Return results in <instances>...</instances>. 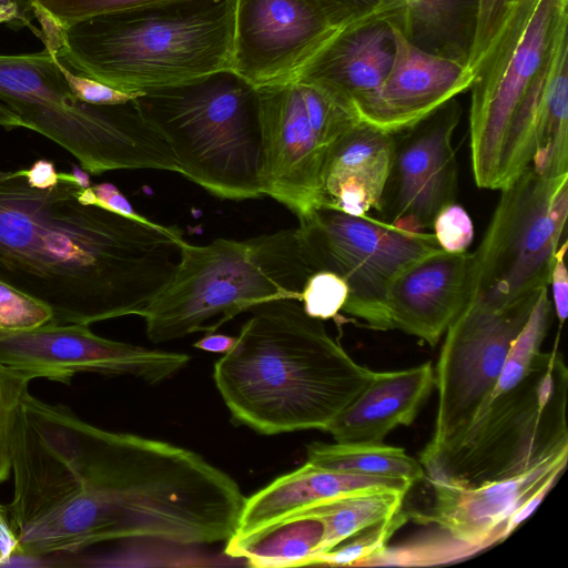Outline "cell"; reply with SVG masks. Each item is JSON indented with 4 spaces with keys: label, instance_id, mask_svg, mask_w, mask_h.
Segmentation results:
<instances>
[{
    "label": "cell",
    "instance_id": "obj_1",
    "mask_svg": "<svg viewBox=\"0 0 568 568\" xmlns=\"http://www.w3.org/2000/svg\"><path fill=\"white\" fill-rule=\"evenodd\" d=\"M80 186L0 181V282L40 302L52 324L141 316L171 281L183 232L83 204Z\"/></svg>",
    "mask_w": 568,
    "mask_h": 568
},
{
    "label": "cell",
    "instance_id": "obj_2",
    "mask_svg": "<svg viewBox=\"0 0 568 568\" xmlns=\"http://www.w3.org/2000/svg\"><path fill=\"white\" fill-rule=\"evenodd\" d=\"M237 483L200 454L110 430L91 485L27 530L39 552L78 554L102 542L196 547L229 541L245 501Z\"/></svg>",
    "mask_w": 568,
    "mask_h": 568
},
{
    "label": "cell",
    "instance_id": "obj_3",
    "mask_svg": "<svg viewBox=\"0 0 568 568\" xmlns=\"http://www.w3.org/2000/svg\"><path fill=\"white\" fill-rule=\"evenodd\" d=\"M213 379L232 418L260 434L327 430L375 371L357 363L297 300L251 308Z\"/></svg>",
    "mask_w": 568,
    "mask_h": 568
},
{
    "label": "cell",
    "instance_id": "obj_4",
    "mask_svg": "<svg viewBox=\"0 0 568 568\" xmlns=\"http://www.w3.org/2000/svg\"><path fill=\"white\" fill-rule=\"evenodd\" d=\"M554 314L541 290L487 402L444 458L430 485L475 487L524 475L568 454V369L558 341L541 352Z\"/></svg>",
    "mask_w": 568,
    "mask_h": 568
},
{
    "label": "cell",
    "instance_id": "obj_5",
    "mask_svg": "<svg viewBox=\"0 0 568 568\" xmlns=\"http://www.w3.org/2000/svg\"><path fill=\"white\" fill-rule=\"evenodd\" d=\"M235 0H178L103 14L59 31L71 71L143 93L231 70Z\"/></svg>",
    "mask_w": 568,
    "mask_h": 568
},
{
    "label": "cell",
    "instance_id": "obj_6",
    "mask_svg": "<svg viewBox=\"0 0 568 568\" xmlns=\"http://www.w3.org/2000/svg\"><path fill=\"white\" fill-rule=\"evenodd\" d=\"M313 273L297 227L241 241L220 237L205 245L183 240L171 281L141 314L146 335L164 343L212 333L258 304L300 301Z\"/></svg>",
    "mask_w": 568,
    "mask_h": 568
},
{
    "label": "cell",
    "instance_id": "obj_7",
    "mask_svg": "<svg viewBox=\"0 0 568 568\" xmlns=\"http://www.w3.org/2000/svg\"><path fill=\"white\" fill-rule=\"evenodd\" d=\"M0 102L24 124L69 152L89 174L115 170L180 173L165 138L134 100L113 105L78 99L62 75L55 53L0 54Z\"/></svg>",
    "mask_w": 568,
    "mask_h": 568
},
{
    "label": "cell",
    "instance_id": "obj_8",
    "mask_svg": "<svg viewBox=\"0 0 568 568\" xmlns=\"http://www.w3.org/2000/svg\"><path fill=\"white\" fill-rule=\"evenodd\" d=\"M134 102L170 144L180 174L223 200L263 195L256 88L232 70L143 92Z\"/></svg>",
    "mask_w": 568,
    "mask_h": 568
},
{
    "label": "cell",
    "instance_id": "obj_9",
    "mask_svg": "<svg viewBox=\"0 0 568 568\" xmlns=\"http://www.w3.org/2000/svg\"><path fill=\"white\" fill-rule=\"evenodd\" d=\"M256 94L262 193L302 219L321 206L332 151L362 121L348 99L318 82L295 78Z\"/></svg>",
    "mask_w": 568,
    "mask_h": 568
},
{
    "label": "cell",
    "instance_id": "obj_10",
    "mask_svg": "<svg viewBox=\"0 0 568 568\" xmlns=\"http://www.w3.org/2000/svg\"><path fill=\"white\" fill-rule=\"evenodd\" d=\"M499 191L471 253L467 300L504 307L549 286L568 214V174L552 178L528 166Z\"/></svg>",
    "mask_w": 568,
    "mask_h": 568
},
{
    "label": "cell",
    "instance_id": "obj_11",
    "mask_svg": "<svg viewBox=\"0 0 568 568\" xmlns=\"http://www.w3.org/2000/svg\"><path fill=\"white\" fill-rule=\"evenodd\" d=\"M568 20V0H508L478 64L469 108L473 175L498 190L503 143L552 38Z\"/></svg>",
    "mask_w": 568,
    "mask_h": 568
},
{
    "label": "cell",
    "instance_id": "obj_12",
    "mask_svg": "<svg viewBox=\"0 0 568 568\" xmlns=\"http://www.w3.org/2000/svg\"><path fill=\"white\" fill-rule=\"evenodd\" d=\"M303 254L314 272L328 271L348 285L342 311L369 328L392 329L388 288L408 265L440 251L434 234L402 230L371 216L318 207L298 219Z\"/></svg>",
    "mask_w": 568,
    "mask_h": 568
},
{
    "label": "cell",
    "instance_id": "obj_13",
    "mask_svg": "<svg viewBox=\"0 0 568 568\" xmlns=\"http://www.w3.org/2000/svg\"><path fill=\"white\" fill-rule=\"evenodd\" d=\"M539 293L504 307L467 300L447 328L434 368L438 392L434 432L419 453L425 475L457 443L489 398Z\"/></svg>",
    "mask_w": 568,
    "mask_h": 568
},
{
    "label": "cell",
    "instance_id": "obj_14",
    "mask_svg": "<svg viewBox=\"0 0 568 568\" xmlns=\"http://www.w3.org/2000/svg\"><path fill=\"white\" fill-rule=\"evenodd\" d=\"M106 429L62 404L23 395L12 440L13 495L7 505L18 537L30 523L88 488L106 446Z\"/></svg>",
    "mask_w": 568,
    "mask_h": 568
},
{
    "label": "cell",
    "instance_id": "obj_15",
    "mask_svg": "<svg viewBox=\"0 0 568 568\" xmlns=\"http://www.w3.org/2000/svg\"><path fill=\"white\" fill-rule=\"evenodd\" d=\"M190 362L185 353L108 339L89 325L52 324L28 331L0 329V363L29 381L69 384L81 373L129 375L150 384L171 378Z\"/></svg>",
    "mask_w": 568,
    "mask_h": 568
},
{
    "label": "cell",
    "instance_id": "obj_16",
    "mask_svg": "<svg viewBox=\"0 0 568 568\" xmlns=\"http://www.w3.org/2000/svg\"><path fill=\"white\" fill-rule=\"evenodd\" d=\"M375 8L337 21L317 0H235L231 70L254 88L295 79L335 37Z\"/></svg>",
    "mask_w": 568,
    "mask_h": 568
},
{
    "label": "cell",
    "instance_id": "obj_17",
    "mask_svg": "<svg viewBox=\"0 0 568 568\" xmlns=\"http://www.w3.org/2000/svg\"><path fill=\"white\" fill-rule=\"evenodd\" d=\"M462 115L456 99L394 134V153L381 212L402 230L424 232L453 203L457 161L452 140Z\"/></svg>",
    "mask_w": 568,
    "mask_h": 568
},
{
    "label": "cell",
    "instance_id": "obj_18",
    "mask_svg": "<svg viewBox=\"0 0 568 568\" xmlns=\"http://www.w3.org/2000/svg\"><path fill=\"white\" fill-rule=\"evenodd\" d=\"M568 454L513 478L475 487L434 484V500L415 520L438 526L448 538V556L471 555L507 537L506 526L514 511L545 487H552L564 471Z\"/></svg>",
    "mask_w": 568,
    "mask_h": 568
},
{
    "label": "cell",
    "instance_id": "obj_19",
    "mask_svg": "<svg viewBox=\"0 0 568 568\" xmlns=\"http://www.w3.org/2000/svg\"><path fill=\"white\" fill-rule=\"evenodd\" d=\"M389 22L395 41L393 64L381 89L358 104L356 112L362 122L396 133L468 91L477 72L464 62L414 45Z\"/></svg>",
    "mask_w": 568,
    "mask_h": 568
},
{
    "label": "cell",
    "instance_id": "obj_20",
    "mask_svg": "<svg viewBox=\"0 0 568 568\" xmlns=\"http://www.w3.org/2000/svg\"><path fill=\"white\" fill-rule=\"evenodd\" d=\"M470 262L467 252L440 250L404 268L387 292L392 329L436 346L467 301Z\"/></svg>",
    "mask_w": 568,
    "mask_h": 568
},
{
    "label": "cell",
    "instance_id": "obj_21",
    "mask_svg": "<svg viewBox=\"0 0 568 568\" xmlns=\"http://www.w3.org/2000/svg\"><path fill=\"white\" fill-rule=\"evenodd\" d=\"M394 17V6L386 0L345 28L296 78L334 89L356 109L381 89L390 70Z\"/></svg>",
    "mask_w": 568,
    "mask_h": 568
},
{
    "label": "cell",
    "instance_id": "obj_22",
    "mask_svg": "<svg viewBox=\"0 0 568 568\" xmlns=\"http://www.w3.org/2000/svg\"><path fill=\"white\" fill-rule=\"evenodd\" d=\"M434 386L430 362L406 369L376 372L326 432L339 443H383L389 432L415 420Z\"/></svg>",
    "mask_w": 568,
    "mask_h": 568
},
{
    "label": "cell",
    "instance_id": "obj_23",
    "mask_svg": "<svg viewBox=\"0 0 568 568\" xmlns=\"http://www.w3.org/2000/svg\"><path fill=\"white\" fill-rule=\"evenodd\" d=\"M393 153V133L359 122L329 155L320 207L352 215L381 211Z\"/></svg>",
    "mask_w": 568,
    "mask_h": 568
},
{
    "label": "cell",
    "instance_id": "obj_24",
    "mask_svg": "<svg viewBox=\"0 0 568 568\" xmlns=\"http://www.w3.org/2000/svg\"><path fill=\"white\" fill-rule=\"evenodd\" d=\"M412 486L406 480L334 471L306 462L245 498L233 536L253 532L322 501L383 489L407 493Z\"/></svg>",
    "mask_w": 568,
    "mask_h": 568
},
{
    "label": "cell",
    "instance_id": "obj_25",
    "mask_svg": "<svg viewBox=\"0 0 568 568\" xmlns=\"http://www.w3.org/2000/svg\"><path fill=\"white\" fill-rule=\"evenodd\" d=\"M527 93L536 113L530 166L547 176L568 174V20L557 29Z\"/></svg>",
    "mask_w": 568,
    "mask_h": 568
},
{
    "label": "cell",
    "instance_id": "obj_26",
    "mask_svg": "<svg viewBox=\"0 0 568 568\" xmlns=\"http://www.w3.org/2000/svg\"><path fill=\"white\" fill-rule=\"evenodd\" d=\"M389 19L414 45L468 64L480 0H389Z\"/></svg>",
    "mask_w": 568,
    "mask_h": 568
},
{
    "label": "cell",
    "instance_id": "obj_27",
    "mask_svg": "<svg viewBox=\"0 0 568 568\" xmlns=\"http://www.w3.org/2000/svg\"><path fill=\"white\" fill-rule=\"evenodd\" d=\"M324 535L320 518L297 511L253 532L232 536L224 554L244 558L255 568L308 566L321 554Z\"/></svg>",
    "mask_w": 568,
    "mask_h": 568
},
{
    "label": "cell",
    "instance_id": "obj_28",
    "mask_svg": "<svg viewBox=\"0 0 568 568\" xmlns=\"http://www.w3.org/2000/svg\"><path fill=\"white\" fill-rule=\"evenodd\" d=\"M306 462L328 470L400 479L412 485L425 479L417 459L402 447L383 443L313 442L306 446Z\"/></svg>",
    "mask_w": 568,
    "mask_h": 568
},
{
    "label": "cell",
    "instance_id": "obj_29",
    "mask_svg": "<svg viewBox=\"0 0 568 568\" xmlns=\"http://www.w3.org/2000/svg\"><path fill=\"white\" fill-rule=\"evenodd\" d=\"M406 494L395 489L364 491L322 501L298 511L323 521V554L363 528L392 517L402 509Z\"/></svg>",
    "mask_w": 568,
    "mask_h": 568
},
{
    "label": "cell",
    "instance_id": "obj_30",
    "mask_svg": "<svg viewBox=\"0 0 568 568\" xmlns=\"http://www.w3.org/2000/svg\"><path fill=\"white\" fill-rule=\"evenodd\" d=\"M178 0H32L44 49L55 51L59 31L94 17Z\"/></svg>",
    "mask_w": 568,
    "mask_h": 568
},
{
    "label": "cell",
    "instance_id": "obj_31",
    "mask_svg": "<svg viewBox=\"0 0 568 568\" xmlns=\"http://www.w3.org/2000/svg\"><path fill=\"white\" fill-rule=\"evenodd\" d=\"M408 519V513L400 509L392 517L363 528L331 550L317 555L311 565L362 566L368 558L382 551L394 532Z\"/></svg>",
    "mask_w": 568,
    "mask_h": 568
},
{
    "label": "cell",
    "instance_id": "obj_32",
    "mask_svg": "<svg viewBox=\"0 0 568 568\" xmlns=\"http://www.w3.org/2000/svg\"><path fill=\"white\" fill-rule=\"evenodd\" d=\"M30 382L0 363V484L12 473V440L17 415Z\"/></svg>",
    "mask_w": 568,
    "mask_h": 568
},
{
    "label": "cell",
    "instance_id": "obj_33",
    "mask_svg": "<svg viewBox=\"0 0 568 568\" xmlns=\"http://www.w3.org/2000/svg\"><path fill=\"white\" fill-rule=\"evenodd\" d=\"M348 297V285L337 274L314 272L301 292V304L312 317L322 321L335 318Z\"/></svg>",
    "mask_w": 568,
    "mask_h": 568
},
{
    "label": "cell",
    "instance_id": "obj_34",
    "mask_svg": "<svg viewBox=\"0 0 568 568\" xmlns=\"http://www.w3.org/2000/svg\"><path fill=\"white\" fill-rule=\"evenodd\" d=\"M52 310L39 300L0 282V329L28 331L52 321Z\"/></svg>",
    "mask_w": 568,
    "mask_h": 568
},
{
    "label": "cell",
    "instance_id": "obj_35",
    "mask_svg": "<svg viewBox=\"0 0 568 568\" xmlns=\"http://www.w3.org/2000/svg\"><path fill=\"white\" fill-rule=\"evenodd\" d=\"M432 225L435 240L445 252H466L474 240L473 221L465 209L455 202L444 206Z\"/></svg>",
    "mask_w": 568,
    "mask_h": 568
},
{
    "label": "cell",
    "instance_id": "obj_36",
    "mask_svg": "<svg viewBox=\"0 0 568 568\" xmlns=\"http://www.w3.org/2000/svg\"><path fill=\"white\" fill-rule=\"evenodd\" d=\"M58 67L72 93L83 102L97 105L123 104L141 94L124 92L98 80L78 74L68 69L59 59Z\"/></svg>",
    "mask_w": 568,
    "mask_h": 568
},
{
    "label": "cell",
    "instance_id": "obj_37",
    "mask_svg": "<svg viewBox=\"0 0 568 568\" xmlns=\"http://www.w3.org/2000/svg\"><path fill=\"white\" fill-rule=\"evenodd\" d=\"M507 1L480 0L477 26L468 61V65L475 71H477V64L490 41Z\"/></svg>",
    "mask_w": 568,
    "mask_h": 568
},
{
    "label": "cell",
    "instance_id": "obj_38",
    "mask_svg": "<svg viewBox=\"0 0 568 568\" xmlns=\"http://www.w3.org/2000/svg\"><path fill=\"white\" fill-rule=\"evenodd\" d=\"M78 199L83 204L97 205L139 220L146 219L134 211L131 203L116 186L108 182L94 184L85 189L80 186L78 189Z\"/></svg>",
    "mask_w": 568,
    "mask_h": 568
},
{
    "label": "cell",
    "instance_id": "obj_39",
    "mask_svg": "<svg viewBox=\"0 0 568 568\" xmlns=\"http://www.w3.org/2000/svg\"><path fill=\"white\" fill-rule=\"evenodd\" d=\"M567 247L568 243L565 240L556 252L549 281L552 293V306L560 327L568 314V271L565 264Z\"/></svg>",
    "mask_w": 568,
    "mask_h": 568
},
{
    "label": "cell",
    "instance_id": "obj_40",
    "mask_svg": "<svg viewBox=\"0 0 568 568\" xmlns=\"http://www.w3.org/2000/svg\"><path fill=\"white\" fill-rule=\"evenodd\" d=\"M36 8L32 0H0V23L14 30L28 28L42 40L39 27L34 24Z\"/></svg>",
    "mask_w": 568,
    "mask_h": 568
},
{
    "label": "cell",
    "instance_id": "obj_41",
    "mask_svg": "<svg viewBox=\"0 0 568 568\" xmlns=\"http://www.w3.org/2000/svg\"><path fill=\"white\" fill-rule=\"evenodd\" d=\"M13 174L24 178L31 186L37 189L52 187L59 183L54 163L45 159L36 161L29 169L13 171Z\"/></svg>",
    "mask_w": 568,
    "mask_h": 568
},
{
    "label": "cell",
    "instance_id": "obj_42",
    "mask_svg": "<svg viewBox=\"0 0 568 568\" xmlns=\"http://www.w3.org/2000/svg\"><path fill=\"white\" fill-rule=\"evenodd\" d=\"M337 20H346L362 11L375 8L386 0H317Z\"/></svg>",
    "mask_w": 568,
    "mask_h": 568
},
{
    "label": "cell",
    "instance_id": "obj_43",
    "mask_svg": "<svg viewBox=\"0 0 568 568\" xmlns=\"http://www.w3.org/2000/svg\"><path fill=\"white\" fill-rule=\"evenodd\" d=\"M19 549V537L11 524L7 506L0 504V562Z\"/></svg>",
    "mask_w": 568,
    "mask_h": 568
},
{
    "label": "cell",
    "instance_id": "obj_44",
    "mask_svg": "<svg viewBox=\"0 0 568 568\" xmlns=\"http://www.w3.org/2000/svg\"><path fill=\"white\" fill-rule=\"evenodd\" d=\"M235 339L236 337L212 332L195 342L194 347L205 352L225 354L233 347Z\"/></svg>",
    "mask_w": 568,
    "mask_h": 568
},
{
    "label": "cell",
    "instance_id": "obj_45",
    "mask_svg": "<svg viewBox=\"0 0 568 568\" xmlns=\"http://www.w3.org/2000/svg\"><path fill=\"white\" fill-rule=\"evenodd\" d=\"M59 181L70 182L77 184L81 187L91 186V180L88 172H85L81 166L72 165L71 173H59Z\"/></svg>",
    "mask_w": 568,
    "mask_h": 568
},
{
    "label": "cell",
    "instance_id": "obj_46",
    "mask_svg": "<svg viewBox=\"0 0 568 568\" xmlns=\"http://www.w3.org/2000/svg\"><path fill=\"white\" fill-rule=\"evenodd\" d=\"M0 126L8 129L24 128V124L19 115L0 102Z\"/></svg>",
    "mask_w": 568,
    "mask_h": 568
},
{
    "label": "cell",
    "instance_id": "obj_47",
    "mask_svg": "<svg viewBox=\"0 0 568 568\" xmlns=\"http://www.w3.org/2000/svg\"><path fill=\"white\" fill-rule=\"evenodd\" d=\"M10 172L0 171V181L8 178Z\"/></svg>",
    "mask_w": 568,
    "mask_h": 568
}]
</instances>
